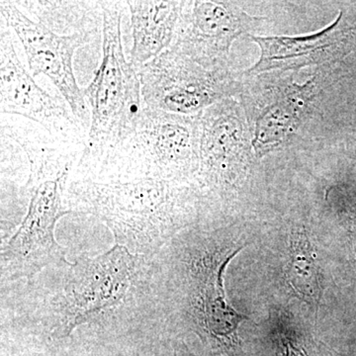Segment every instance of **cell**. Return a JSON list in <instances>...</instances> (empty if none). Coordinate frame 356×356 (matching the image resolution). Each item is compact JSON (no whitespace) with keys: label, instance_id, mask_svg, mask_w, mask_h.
I'll return each instance as SVG.
<instances>
[{"label":"cell","instance_id":"cell-1","mask_svg":"<svg viewBox=\"0 0 356 356\" xmlns=\"http://www.w3.org/2000/svg\"><path fill=\"white\" fill-rule=\"evenodd\" d=\"M44 131L18 124H8L2 131L24 152L30 166L25 184L28 210L2 248V280H29L44 267L69 264L55 229L60 218L74 213L65 205V193L70 170L83 147L58 142Z\"/></svg>","mask_w":356,"mask_h":356},{"label":"cell","instance_id":"cell-14","mask_svg":"<svg viewBox=\"0 0 356 356\" xmlns=\"http://www.w3.org/2000/svg\"><path fill=\"white\" fill-rule=\"evenodd\" d=\"M313 83L285 86L273 102L266 103L255 121L252 145L257 156H264L290 139L306 114L312 96Z\"/></svg>","mask_w":356,"mask_h":356},{"label":"cell","instance_id":"cell-10","mask_svg":"<svg viewBox=\"0 0 356 356\" xmlns=\"http://www.w3.org/2000/svg\"><path fill=\"white\" fill-rule=\"evenodd\" d=\"M242 248L222 247L205 250L191 266V313L199 331L215 350L235 355L238 330L247 316L227 300L224 274Z\"/></svg>","mask_w":356,"mask_h":356},{"label":"cell","instance_id":"cell-8","mask_svg":"<svg viewBox=\"0 0 356 356\" xmlns=\"http://www.w3.org/2000/svg\"><path fill=\"white\" fill-rule=\"evenodd\" d=\"M0 106L1 115L24 117L58 142L83 147L86 144L88 133L72 112L40 88L20 62L6 23V27L1 23L0 31Z\"/></svg>","mask_w":356,"mask_h":356},{"label":"cell","instance_id":"cell-9","mask_svg":"<svg viewBox=\"0 0 356 356\" xmlns=\"http://www.w3.org/2000/svg\"><path fill=\"white\" fill-rule=\"evenodd\" d=\"M261 19L232 2L185 1L170 48L204 69L227 70L233 42Z\"/></svg>","mask_w":356,"mask_h":356},{"label":"cell","instance_id":"cell-17","mask_svg":"<svg viewBox=\"0 0 356 356\" xmlns=\"http://www.w3.org/2000/svg\"><path fill=\"white\" fill-rule=\"evenodd\" d=\"M353 250H355V259H356V232L355 233V235H353Z\"/></svg>","mask_w":356,"mask_h":356},{"label":"cell","instance_id":"cell-16","mask_svg":"<svg viewBox=\"0 0 356 356\" xmlns=\"http://www.w3.org/2000/svg\"><path fill=\"white\" fill-rule=\"evenodd\" d=\"M286 277L293 291L317 310L322 297L320 268L305 233L293 234Z\"/></svg>","mask_w":356,"mask_h":356},{"label":"cell","instance_id":"cell-3","mask_svg":"<svg viewBox=\"0 0 356 356\" xmlns=\"http://www.w3.org/2000/svg\"><path fill=\"white\" fill-rule=\"evenodd\" d=\"M102 1V60L83 90L91 123L79 165L91 168L135 130L144 109L139 72L124 55L121 7Z\"/></svg>","mask_w":356,"mask_h":356},{"label":"cell","instance_id":"cell-11","mask_svg":"<svg viewBox=\"0 0 356 356\" xmlns=\"http://www.w3.org/2000/svg\"><path fill=\"white\" fill-rule=\"evenodd\" d=\"M248 153L242 115L229 99L212 105L201 115L200 172L204 182L225 189L242 172Z\"/></svg>","mask_w":356,"mask_h":356},{"label":"cell","instance_id":"cell-6","mask_svg":"<svg viewBox=\"0 0 356 356\" xmlns=\"http://www.w3.org/2000/svg\"><path fill=\"white\" fill-rule=\"evenodd\" d=\"M138 72L145 106L166 113L201 116L232 89L227 70L204 69L172 48Z\"/></svg>","mask_w":356,"mask_h":356},{"label":"cell","instance_id":"cell-4","mask_svg":"<svg viewBox=\"0 0 356 356\" xmlns=\"http://www.w3.org/2000/svg\"><path fill=\"white\" fill-rule=\"evenodd\" d=\"M201 116L144 106L135 130L91 168L108 182L153 179L177 182L200 168Z\"/></svg>","mask_w":356,"mask_h":356},{"label":"cell","instance_id":"cell-7","mask_svg":"<svg viewBox=\"0 0 356 356\" xmlns=\"http://www.w3.org/2000/svg\"><path fill=\"white\" fill-rule=\"evenodd\" d=\"M2 19L19 37L33 76H48L62 93L84 132L88 134L91 116L83 90L77 86L74 56L88 43L91 33L60 35L28 18L13 1L0 2Z\"/></svg>","mask_w":356,"mask_h":356},{"label":"cell","instance_id":"cell-2","mask_svg":"<svg viewBox=\"0 0 356 356\" xmlns=\"http://www.w3.org/2000/svg\"><path fill=\"white\" fill-rule=\"evenodd\" d=\"M182 196L181 188L166 180L81 179L69 185L65 199L72 212L81 211L102 220L116 245L146 257L156 254L179 224Z\"/></svg>","mask_w":356,"mask_h":356},{"label":"cell","instance_id":"cell-5","mask_svg":"<svg viewBox=\"0 0 356 356\" xmlns=\"http://www.w3.org/2000/svg\"><path fill=\"white\" fill-rule=\"evenodd\" d=\"M140 259L115 245L104 254L69 264L62 290L53 300L54 334L69 337L79 325L120 304L139 274Z\"/></svg>","mask_w":356,"mask_h":356},{"label":"cell","instance_id":"cell-12","mask_svg":"<svg viewBox=\"0 0 356 356\" xmlns=\"http://www.w3.org/2000/svg\"><path fill=\"white\" fill-rule=\"evenodd\" d=\"M341 19L343 13L325 29L305 36L250 37L261 48V58L248 70V74L299 70L339 57L346 51L348 41V32L341 24Z\"/></svg>","mask_w":356,"mask_h":356},{"label":"cell","instance_id":"cell-13","mask_svg":"<svg viewBox=\"0 0 356 356\" xmlns=\"http://www.w3.org/2000/svg\"><path fill=\"white\" fill-rule=\"evenodd\" d=\"M185 1L131 0L133 46L130 63L139 70L170 48Z\"/></svg>","mask_w":356,"mask_h":356},{"label":"cell","instance_id":"cell-15","mask_svg":"<svg viewBox=\"0 0 356 356\" xmlns=\"http://www.w3.org/2000/svg\"><path fill=\"white\" fill-rule=\"evenodd\" d=\"M60 35L96 32L102 17V1H13Z\"/></svg>","mask_w":356,"mask_h":356}]
</instances>
